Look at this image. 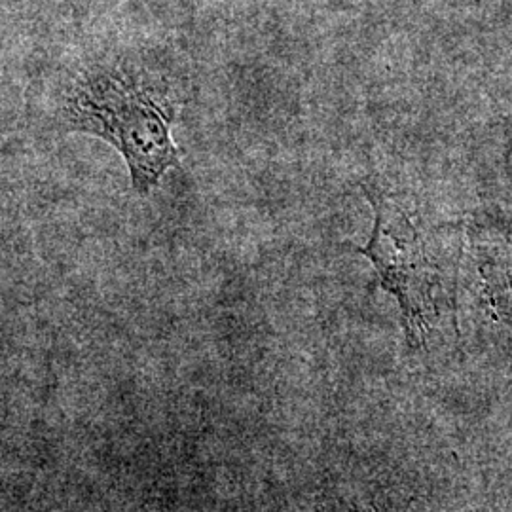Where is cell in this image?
Wrapping results in <instances>:
<instances>
[{
	"instance_id": "obj_2",
	"label": "cell",
	"mask_w": 512,
	"mask_h": 512,
	"mask_svg": "<svg viewBox=\"0 0 512 512\" xmlns=\"http://www.w3.org/2000/svg\"><path fill=\"white\" fill-rule=\"evenodd\" d=\"M363 188L376 220L372 238L359 253L374 264L385 291L399 300L408 342L420 346L439 321L448 293V272L435 251L433 239L401 200L385 194L378 186L365 184Z\"/></svg>"
},
{
	"instance_id": "obj_1",
	"label": "cell",
	"mask_w": 512,
	"mask_h": 512,
	"mask_svg": "<svg viewBox=\"0 0 512 512\" xmlns=\"http://www.w3.org/2000/svg\"><path fill=\"white\" fill-rule=\"evenodd\" d=\"M67 124L109 141L129 167L131 186L148 196L167 169L179 167V150L171 139L177 101L164 82L107 71L86 74L76 82L65 105Z\"/></svg>"
}]
</instances>
